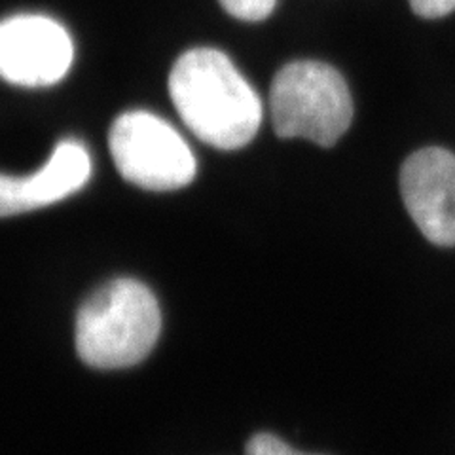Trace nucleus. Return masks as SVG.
<instances>
[{
	"label": "nucleus",
	"mask_w": 455,
	"mask_h": 455,
	"mask_svg": "<svg viewBox=\"0 0 455 455\" xmlns=\"http://www.w3.org/2000/svg\"><path fill=\"white\" fill-rule=\"evenodd\" d=\"M162 331V311L147 284L114 279L76 315V351L93 368L118 370L145 361Z\"/></svg>",
	"instance_id": "nucleus-2"
},
{
	"label": "nucleus",
	"mask_w": 455,
	"mask_h": 455,
	"mask_svg": "<svg viewBox=\"0 0 455 455\" xmlns=\"http://www.w3.org/2000/svg\"><path fill=\"white\" fill-rule=\"evenodd\" d=\"M108 145L118 173L139 188L179 190L196 177V158L187 140L156 114H122L110 127Z\"/></svg>",
	"instance_id": "nucleus-4"
},
{
	"label": "nucleus",
	"mask_w": 455,
	"mask_h": 455,
	"mask_svg": "<svg viewBox=\"0 0 455 455\" xmlns=\"http://www.w3.org/2000/svg\"><path fill=\"white\" fill-rule=\"evenodd\" d=\"M245 453L247 455H313V453L294 450L287 443H283L279 436L269 435V433L254 435L247 443Z\"/></svg>",
	"instance_id": "nucleus-9"
},
{
	"label": "nucleus",
	"mask_w": 455,
	"mask_h": 455,
	"mask_svg": "<svg viewBox=\"0 0 455 455\" xmlns=\"http://www.w3.org/2000/svg\"><path fill=\"white\" fill-rule=\"evenodd\" d=\"M219 3L235 20L256 23L272 16L277 0H219Z\"/></svg>",
	"instance_id": "nucleus-8"
},
{
	"label": "nucleus",
	"mask_w": 455,
	"mask_h": 455,
	"mask_svg": "<svg viewBox=\"0 0 455 455\" xmlns=\"http://www.w3.org/2000/svg\"><path fill=\"white\" fill-rule=\"evenodd\" d=\"M92 177V158L78 140H63L35 175L0 173V219L48 207L78 192Z\"/></svg>",
	"instance_id": "nucleus-7"
},
{
	"label": "nucleus",
	"mask_w": 455,
	"mask_h": 455,
	"mask_svg": "<svg viewBox=\"0 0 455 455\" xmlns=\"http://www.w3.org/2000/svg\"><path fill=\"white\" fill-rule=\"evenodd\" d=\"M75 60L65 27L46 16L21 13L0 21V78L21 88L61 82Z\"/></svg>",
	"instance_id": "nucleus-5"
},
{
	"label": "nucleus",
	"mask_w": 455,
	"mask_h": 455,
	"mask_svg": "<svg viewBox=\"0 0 455 455\" xmlns=\"http://www.w3.org/2000/svg\"><path fill=\"white\" fill-rule=\"evenodd\" d=\"M269 108L281 139L334 147L353 122V99L338 70L323 61H292L274 76Z\"/></svg>",
	"instance_id": "nucleus-3"
},
{
	"label": "nucleus",
	"mask_w": 455,
	"mask_h": 455,
	"mask_svg": "<svg viewBox=\"0 0 455 455\" xmlns=\"http://www.w3.org/2000/svg\"><path fill=\"white\" fill-rule=\"evenodd\" d=\"M169 93L182 122L209 147L239 150L259 133L262 101L230 57L196 48L179 57Z\"/></svg>",
	"instance_id": "nucleus-1"
},
{
	"label": "nucleus",
	"mask_w": 455,
	"mask_h": 455,
	"mask_svg": "<svg viewBox=\"0 0 455 455\" xmlns=\"http://www.w3.org/2000/svg\"><path fill=\"white\" fill-rule=\"evenodd\" d=\"M419 18L438 20L455 12V0H408Z\"/></svg>",
	"instance_id": "nucleus-10"
},
{
	"label": "nucleus",
	"mask_w": 455,
	"mask_h": 455,
	"mask_svg": "<svg viewBox=\"0 0 455 455\" xmlns=\"http://www.w3.org/2000/svg\"><path fill=\"white\" fill-rule=\"evenodd\" d=\"M401 194L419 232L438 247H455V154L429 147L401 167Z\"/></svg>",
	"instance_id": "nucleus-6"
}]
</instances>
